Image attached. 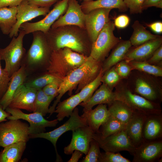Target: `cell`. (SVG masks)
<instances>
[{
	"instance_id": "cell-9",
	"label": "cell",
	"mask_w": 162,
	"mask_h": 162,
	"mask_svg": "<svg viewBox=\"0 0 162 162\" xmlns=\"http://www.w3.org/2000/svg\"><path fill=\"white\" fill-rule=\"evenodd\" d=\"M92 138L98 143L100 148L105 152L117 153L126 151L132 155L136 148L125 130L104 138L100 136L99 133H94Z\"/></svg>"
},
{
	"instance_id": "cell-22",
	"label": "cell",
	"mask_w": 162,
	"mask_h": 162,
	"mask_svg": "<svg viewBox=\"0 0 162 162\" xmlns=\"http://www.w3.org/2000/svg\"><path fill=\"white\" fill-rule=\"evenodd\" d=\"M28 74L25 65L20 69L11 77L7 90L0 102V106L5 110L9 105L13 95L18 87L25 82Z\"/></svg>"
},
{
	"instance_id": "cell-37",
	"label": "cell",
	"mask_w": 162,
	"mask_h": 162,
	"mask_svg": "<svg viewBox=\"0 0 162 162\" xmlns=\"http://www.w3.org/2000/svg\"><path fill=\"white\" fill-rule=\"evenodd\" d=\"M129 62L133 68L156 76H162V68L159 66L152 65L146 61H133Z\"/></svg>"
},
{
	"instance_id": "cell-43",
	"label": "cell",
	"mask_w": 162,
	"mask_h": 162,
	"mask_svg": "<svg viewBox=\"0 0 162 162\" xmlns=\"http://www.w3.org/2000/svg\"><path fill=\"white\" fill-rule=\"evenodd\" d=\"M61 81L50 83L43 88L42 89L46 95L54 98L58 94V88Z\"/></svg>"
},
{
	"instance_id": "cell-17",
	"label": "cell",
	"mask_w": 162,
	"mask_h": 162,
	"mask_svg": "<svg viewBox=\"0 0 162 162\" xmlns=\"http://www.w3.org/2000/svg\"><path fill=\"white\" fill-rule=\"evenodd\" d=\"M37 90L21 85L14 94L8 107L33 112Z\"/></svg>"
},
{
	"instance_id": "cell-52",
	"label": "cell",
	"mask_w": 162,
	"mask_h": 162,
	"mask_svg": "<svg viewBox=\"0 0 162 162\" xmlns=\"http://www.w3.org/2000/svg\"><path fill=\"white\" fill-rule=\"evenodd\" d=\"M10 114L4 110L0 106V124L7 120V118L10 115Z\"/></svg>"
},
{
	"instance_id": "cell-4",
	"label": "cell",
	"mask_w": 162,
	"mask_h": 162,
	"mask_svg": "<svg viewBox=\"0 0 162 162\" xmlns=\"http://www.w3.org/2000/svg\"><path fill=\"white\" fill-rule=\"evenodd\" d=\"M26 35L24 31L20 30L18 35L12 38L7 46L0 48V59L4 61V69L10 77L20 69L22 64L26 53L23 46V38Z\"/></svg>"
},
{
	"instance_id": "cell-39",
	"label": "cell",
	"mask_w": 162,
	"mask_h": 162,
	"mask_svg": "<svg viewBox=\"0 0 162 162\" xmlns=\"http://www.w3.org/2000/svg\"><path fill=\"white\" fill-rule=\"evenodd\" d=\"M106 71L104 75L102 76V82L103 81L104 83L110 88L118 82L121 77L116 71L115 67Z\"/></svg>"
},
{
	"instance_id": "cell-48",
	"label": "cell",
	"mask_w": 162,
	"mask_h": 162,
	"mask_svg": "<svg viewBox=\"0 0 162 162\" xmlns=\"http://www.w3.org/2000/svg\"><path fill=\"white\" fill-rule=\"evenodd\" d=\"M23 0H0V8L17 7Z\"/></svg>"
},
{
	"instance_id": "cell-18",
	"label": "cell",
	"mask_w": 162,
	"mask_h": 162,
	"mask_svg": "<svg viewBox=\"0 0 162 162\" xmlns=\"http://www.w3.org/2000/svg\"><path fill=\"white\" fill-rule=\"evenodd\" d=\"M146 116L142 113L134 111L126 124L125 130L132 143L136 148L144 141L142 136V130Z\"/></svg>"
},
{
	"instance_id": "cell-11",
	"label": "cell",
	"mask_w": 162,
	"mask_h": 162,
	"mask_svg": "<svg viewBox=\"0 0 162 162\" xmlns=\"http://www.w3.org/2000/svg\"><path fill=\"white\" fill-rule=\"evenodd\" d=\"M116 100H121L128 105L134 111L146 116L162 113L158 105L128 90L115 93Z\"/></svg>"
},
{
	"instance_id": "cell-40",
	"label": "cell",
	"mask_w": 162,
	"mask_h": 162,
	"mask_svg": "<svg viewBox=\"0 0 162 162\" xmlns=\"http://www.w3.org/2000/svg\"><path fill=\"white\" fill-rule=\"evenodd\" d=\"M0 59V102L6 93L11 79L8 72L2 68Z\"/></svg>"
},
{
	"instance_id": "cell-32",
	"label": "cell",
	"mask_w": 162,
	"mask_h": 162,
	"mask_svg": "<svg viewBox=\"0 0 162 162\" xmlns=\"http://www.w3.org/2000/svg\"><path fill=\"white\" fill-rule=\"evenodd\" d=\"M55 51L62 60L69 65L77 68L82 64L87 57L67 47Z\"/></svg>"
},
{
	"instance_id": "cell-24",
	"label": "cell",
	"mask_w": 162,
	"mask_h": 162,
	"mask_svg": "<svg viewBox=\"0 0 162 162\" xmlns=\"http://www.w3.org/2000/svg\"><path fill=\"white\" fill-rule=\"evenodd\" d=\"M81 9L85 14L97 8H104L112 9H118L119 11L124 12L128 8L123 0H88L84 1L80 5Z\"/></svg>"
},
{
	"instance_id": "cell-29",
	"label": "cell",
	"mask_w": 162,
	"mask_h": 162,
	"mask_svg": "<svg viewBox=\"0 0 162 162\" xmlns=\"http://www.w3.org/2000/svg\"><path fill=\"white\" fill-rule=\"evenodd\" d=\"M132 27L134 31L129 40L132 46H138L160 36L151 33L138 20L134 22Z\"/></svg>"
},
{
	"instance_id": "cell-30",
	"label": "cell",
	"mask_w": 162,
	"mask_h": 162,
	"mask_svg": "<svg viewBox=\"0 0 162 162\" xmlns=\"http://www.w3.org/2000/svg\"><path fill=\"white\" fill-rule=\"evenodd\" d=\"M17 7L0 8V29L2 33L9 35L16 22Z\"/></svg>"
},
{
	"instance_id": "cell-8",
	"label": "cell",
	"mask_w": 162,
	"mask_h": 162,
	"mask_svg": "<svg viewBox=\"0 0 162 162\" xmlns=\"http://www.w3.org/2000/svg\"><path fill=\"white\" fill-rule=\"evenodd\" d=\"M5 110L10 115L7 118V119H23L29 123V135L45 132L46 128L55 127L58 121L57 119L51 121L47 120L41 113L37 112L27 114L20 109L9 107Z\"/></svg>"
},
{
	"instance_id": "cell-23",
	"label": "cell",
	"mask_w": 162,
	"mask_h": 162,
	"mask_svg": "<svg viewBox=\"0 0 162 162\" xmlns=\"http://www.w3.org/2000/svg\"><path fill=\"white\" fill-rule=\"evenodd\" d=\"M116 100V93L112 92L111 89L104 83L88 100L81 103L79 105L83 107V109L88 110L97 104L108 105Z\"/></svg>"
},
{
	"instance_id": "cell-34",
	"label": "cell",
	"mask_w": 162,
	"mask_h": 162,
	"mask_svg": "<svg viewBox=\"0 0 162 162\" xmlns=\"http://www.w3.org/2000/svg\"><path fill=\"white\" fill-rule=\"evenodd\" d=\"M136 92L148 100L154 102L159 98V96L154 89L146 80L137 79L136 82Z\"/></svg>"
},
{
	"instance_id": "cell-13",
	"label": "cell",
	"mask_w": 162,
	"mask_h": 162,
	"mask_svg": "<svg viewBox=\"0 0 162 162\" xmlns=\"http://www.w3.org/2000/svg\"><path fill=\"white\" fill-rule=\"evenodd\" d=\"M111 9L99 8L86 14L85 28L92 43L95 40L105 25L109 21Z\"/></svg>"
},
{
	"instance_id": "cell-51",
	"label": "cell",
	"mask_w": 162,
	"mask_h": 162,
	"mask_svg": "<svg viewBox=\"0 0 162 162\" xmlns=\"http://www.w3.org/2000/svg\"><path fill=\"white\" fill-rule=\"evenodd\" d=\"M83 153L77 150H74L72 153L70 159L68 162H77L79 159L82 156Z\"/></svg>"
},
{
	"instance_id": "cell-12",
	"label": "cell",
	"mask_w": 162,
	"mask_h": 162,
	"mask_svg": "<svg viewBox=\"0 0 162 162\" xmlns=\"http://www.w3.org/2000/svg\"><path fill=\"white\" fill-rule=\"evenodd\" d=\"M50 8L38 7L23 0L17 6L16 22L12 28L9 37L12 38L18 35L20 26L23 23L41 16H46L50 11Z\"/></svg>"
},
{
	"instance_id": "cell-7",
	"label": "cell",
	"mask_w": 162,
	"mask_h": 162,
	"mask_svg": "<svg viewBox=\"0 0 162 162\" xmlns=\"http://www.w3.org/2000/svg\"><path fill=\"white\" fill-rule=\"evenodd\" d=\"M87 125L86 119L79 115L78 109L76 107L69 119L63 124L50 132L30 135L29 138H42L49 141L55 148L56 157V161H62V158L58 152L56 147V143L58 138L68 131H72L79 127Z\"/></svg>"
},
{
	"instance_id": "cell-20",
	"label": "cell",
	"mask_w": 162,
	"mask_h": 162,
	"mask_svg": "<svg viewBox=\"0 0 162 162\" xmlns=\"http://www.w3.org/2000/svg\"><path fill=\"white\" fill-rule=\"evenodd\" d=\"M81 116L85 118L87 125L95 133H99L100 126L110 116L105 104H100L94 109L87 110L83 109Z\"/></svg>"
},
{
	"instance_id": "cell-36",
	"label": "cell",
	"mask_w": 162,
	"mask_h": 162,
	"mask_svg": "<svg viewBox=\"0 0 162 162\" xmlns=\"http://www.w3.org/2000/svg\"><path fill=\"white\" fill-rule=\"evenodd\" d=\"M103 74L101 69L97 76L85 86L78 93L82 102H85L92 96L97 88L100 85Z\"/></svg>"
},
{
	"instance_id": "cell-28",
	"label": "cell",
	"mask_w": 162,
	"mask_h": 162,
	"mask_svg": "<svg viewBox=\"0 0 162 162\" xmlns=\"http://www.w3.org/2000/svg\"><path fill=\"white\" fill-rule=\"evenodd\" d=\"M81 102L78 93L59 102L54 111L57 113V119L61 121L65 117H69L75 108Z\"/></svg>"
},
{
	"instance_id": "cell-19",
	"label": "cell",
	"mask_w": 162,
	"mask_h": 162,
	"mask_svg": "<svg viewBox=\"0 0 162 162\" xmlns=\"http://www.w3.org/2000/svg\"><path fill=\"white\" fill-rule=\"evenodd\" d=\"M162 43V37H160L136 46L129 50L124 59L127 62L131 61H142L151 57Z\"/></svg>"
},
{
	"instance_id": "cell-50",
	"label": "cell",
	"mask_w": 162,
	"mask_h": 162,
	"mask_svg": "<svg viewBox=\"0 0 162 162\" xmlns=\"http://www.w3.org/2000/svg\"><path fill=\"white\" fill-rule=\"evenodd\" d=\"M145 25L156 33L160 34L162 32V22H155L150 24L145 23Z\"/></svg>"
},
{
	"instance_id": "cell-35",
	"label": "cell",
	"mask_w": 162,
	"mask_h": 162,
	"mask_svg": "<svg viewBox=\"0 0 162 162\" xmlns=\"http://www.w3.org/2000/svg\"><path fill=\"white\" fill-rule=\"evenodd\" d=\"M54 99L45 94L42 89L37 90L33 112L40 113L44 116H45L49 113L50 105Z\"/></svg>"
},
{
	"instance_id": "cell-33",
	"label": "cell",
	"mask_w": 162,
	"mask_h": 162,
	"mask_svg": "<svg viewBox=\"0 0 162 162\" xmlns=\"http://www.w3.org/2000/svg\"><path fill=\"white\" fill-rule=\"evenodd\" d=\"M126 125V124L110 116L100 127L99 134L102 137L105 138L125 130Z\"/></svg>"
},
{
	"instance_id": "cell-10",
	"label": "cell",
	"mask_w": 162,
	"mask_h": 162,
	"mask_svg": "<svg viewBox=\"0 0 162 162\" xmlns=\"http://www.w3.org/2000/svg\"><path fill=\"white\" fill-rule=\"evenodd\" d=\"M69 0H60L56 3L53 9L42 19L34 22H26L20 26L26 34L36 31L46 34L52 24L66 12Z\"/></svg>"
},
{
	"instance_id": "cell-47",
	"label": "cell",
	"mask_w": 162,
	"mask_h": 162,
	"mask_svg": "<svg viewBox=\"0 0 162 162\" xmlns=\"http://www.w3.org/2000/svg\"><path fill=\"white\" fill-rule=\"evenodd\" d=\"M162 59V45H161L154 52L149 59L147 62L152 64L156 63Z\"/></svg>"
},
{
	"instance_id": "cell-21",
	"label": "cell",
	"mask_w": 162,
	"mask_h": 162,
	"mask_svg": "<svg viewBox=\"0 0 162 162\" xmlns=\"http://www.w3.org/2000/svg\"><path fill=\"white\" fill-rule=\"evenodd\" d=\"M142 136L144 141L162 139V114L147 116L143 124Z\"/></svg>"
},
{
	"instance_id": "cell-45",
	"label": "cell",
	"mask_w": 162,
	"mask_h": 162,
	"mask_svg": "<svg viewBox=\"0 0 162 162\" xmlns=\"http://www.w3.org/2000/svg\"><path fill=\"white\" fill-rule=\"evenodd\" d=\"M130 22V19L127 15L122 14L116 17L113 22L115 27L119 28H123L128 25Z\"/></svg>"
},
{
	"instance_id": "cell-14",
	"label": "cell",
	"mask_w": 162,
	"mask_h": 162,
	"mask_svg": "<svg viewBox=\"0 0 162 162\" xmlns=\"http://www.w3.org/2000/svg\"><path fill=\"white\" fill-rule=\"evenodd\" d=\"M132 162H159L162 157V139L145 141L136 147Z\"/></svg>"
},
{
	"instance_id": "cell-27",
	"label": "cell",
	"mask_w": 162,
	"mask_h": 162,
	"mask_svg": "<svg viewBox=\"0 0 162 162\" xmlns=\"http://www.w3.org/2000/svg\"><path fill=\"white\" fill-rule=\"evenodd\" d=\"M108 106L110 116L126 124L134 112L126 104L118 100H114Z\"/></svg>"
},
{
	"instance_id": "cell-2",
	"label": "cell",
	"mask_w": 162,
	"mask_h": 162,
	"mask_svg": "<svg viewBox=\"0 0 162 162\" xmlns=\"http://www.w3.org/2000/svg\"><path fill=\"white\" fill-rule=\"evenodd\" d=\"M32 33V41L22 64L25 65L28 76L40 73L46 65L48 67L52 52L44 33L40 31Z\"/></svg>"
},
{
	"instance_id": "cell-3",
	"label": "cell",
	"mask_w": 162,
	"mask_h": 162,
	"mask_svg": "<svg viewBox=\"0 0 162 162\" xmlns=\"http://www.w3.org/2000/svg\"><path fill=\"white\" fill-rule=\"evenodd\" d=\"M98 63L89 55L82 64L73 70L61 80L58 94L52 106L49 108V113L50 116L54 113L56 105L66 92L78 83L91 78L97 73L99 68Z\"/></svg>"
},
{
	"instance_id": "cell-53",
	"label": "cell",
	"mask_w": 162,
	"mask_h": 162,
	"mask_svg": "<svg viewBox=\"0 0 162 162\" xmlns=\"http://www.w3.org/2000/svg\"><path fill=\"white\" fill-rule=\"evenodd\" d=\"M87 0H83V1H87Z\"/></svg>"
},
{
	"instance_id": "cell-6",
	"label": "cell",
	"mask_w": 162,
	"mask_h": 162,
	"mask_svg": "<svg viewBox=\"0 0 162 162\" xmlns=\"http://www.w3.org/2000/svg\"><path fill=\"white\" fill-rule=\"evenodd\" d=\"M4 122L0 124V147L28 141L29 126L27 123L20 119Z\"/></svg>"
},
{
	"instance_id": "cell-31",
	"label": "cell",
	"mask_w": 162,
	"mask_h": 162,
	"mask_svg": "<svg viewBox=\"0 0 162 162\" xmlns=\"http://www.w3.org/2000/svg\"><path fill=\"white\" fill-rule=\"evenodd\" d=\"M30 75L31 76H29L28 79H26L23 84L37 90L42 89L51 83L61 80L59 77L48 72L42 75L38 73Z\"/></svg>"
},
{
	"instance_id": "cell-46",
	"label": "cell",
	"mask_w": 162,
	"mask_h": 162,
	"mask_svg": "<svg viewBox=\"0 0 162 162\" xmlns=\"http://www.w3.org/2000/svg\"><path fill=\"white\" fill-rule=\"evenodd\" d=\"M30 4L38 7L50 8L60 0H26Z\"/></svg>"
},
{
	"instance_id": "cell-5",
	"label": "cell",
	"mask_w": 162,
	"mask_h": 162,
	"mask_svg": "<svg viewBox=\"0 0 162 162\" xmlns=\"http://www.w3.org/2000/svg\"><path fill=\"white\" fill-rule=\"evenodd\" d=\"M115 29L114 22L110 20L92 43L89 56L96 61L104 59L119 41L114 34Z\"/></svg>"
},
{
	"instance_id": "cell-26",
	"label": "cell",
	"mask_w": 162,
	"mask_h": 162,
	"mask_svg": "<svg viewBox=\"0 0 162 162\" xmlns=\"http://www.w3.org/2000/svg\"><path fill=\"white\" fill-rule=\"evenodd\" d=\"M26 143L20 142L9 145L0 152V162H17L26 149Z\"/></svg>"
},
{
	"instance_id": "cell-1",
	"label": "cell",
	"mask_w": 162,
	"mask_h": 162,
	"mask_svg": "<svg viewBox=\"0 0 162 162\" xmlns=\"http://www.w3.org/2000/svg\"><path fill=\"white\" fill-rule=\"evenodd\" d=\"M45 35L52 51L67 47L84 55L92 44L86 29L75 26L50 28Z\"/></svg>"
},
{
	"instance_id": "cell-42",
	"label": "cell",
	"mask_w": 162,
	"mask_h": 162,
	"mask_svg": "<svg viewBox=\"0 0 162 162\" xmlns=\"http://www.w3.org/2000/svg\"><path fill=\"white\" fill-rule=\"evenodd\" d=\"M145 0H123L131 14L141 13L143 10L142 5Z\"/></svg>"
},
{
	"instance_id": "cell-54",
	"label": "cell",
	"mask_w": 162,
	"mask_h": 162,
	"mask_svg": "<svg viewBox=\"0 0 162 162\" xmlns=\"http://www.w3.org/2000/svg\"></svg>"
},
{
	"instance_id": "cell-16",
	"label": "cell",
	"mask_w": 162,
	"mask_h": 162,
	"mask_svg": "<svg viewBox=\"0 0 162 162\" xmlns=\"http://www.w3.org/2000/svg\"><path fill=\"white\" fill-rule=\"evenodd\" d=\"M72 137L70 144L64 149L65 154H71L75 150L86 154L88 151L90 143L94 133L88 126L79 127L72 131Z\"/></svg>"
},
{
	"instance_id": "cell-25",
	"label": "cell",
	"mask_w": 162,
	"mask_h": 162,
	"mask_svg": "<svg viewBox=\"0 0 162 162\" xmlns=\"http://www.w3.org/2000/svg\"><path fill=\"white\" fill-rule=\"evenodd\" d=\"M131 46L129 40H120L104 62L101 69L103 73L124 59Z\"/></svg>"
},
{
	"instance_id": "cell-38",
	"label": "cell",
	"mask_w": 162,
	"mask_h": 162,
	"mask_svg": "<svg viewBox=\"0 0 162 162\" xmlns=\"http://www.w3.org/2000/svg\"><path fill=\"white\" fill-rule=\"evenodd\" d=\"M98 143L94 139L90 142L88 152L82 162H100L101 153Z\"/></svg>"
},
{
	"instance_id": "cell-49",
	"label": "cell",
	"mask_w": 162,
	"mask_h": 162,
	"mask_svg": "<svg viewBox=\"0 0 162 162\" xmlns=\"http://www.w3.org/2000/svg\"><path fill=\"white\" fill-rule=\"evenodd\" d=\"M162 0H145L142 5L143 10L151 7L159 8L161 6Z\"/></svg>"
},
{
	"instance_id": "cell-15",
	"label": "cell",
	"mask_w": 162,
	"mask_h": 162,
	"mask_svg": "<svg viewBox=\"0 0 162 162\" xmlns=\"http://www.w3.org/2000/svg\"><path fill=\"white\" fill-rule=\"evenodd\" d=\"M85 16L77 0H69L66 12L54 22L51 28L72 25L85 29Z\"/></svg>"
},
{
	"instance_id": "cell-41",
	"label": "cell",
	"mask_w": 162,
	"mask_h": 162,
	"mask_svg": "<svg viewBox=\"0 0 162 162\" xmlns=\"http://www.w3.org/2000/svg\"><path fill=\"white\" fill-rule=\"evenodd\" d=\"M100 162H130L128 159L124 157L118 152H105L101 153Z\"/></svg>"
},
{
	"instance_id": "cell-44",
	"label": "cell",
	"mask_w": 162,
	"mask_h": 162,
	"mask_svg": "<svg viewBox=\"0 0 162 162\" xmlns=\"http://www.w3.org/2000/svg\"><path fill=\"white\" fill-rule=\"evenodd\" d=\"M115 68L116 71L121 77L125 78L129 74L131 70V67L127 62L121 61L116 64Z\"/></svg>"
}]
</instances>
